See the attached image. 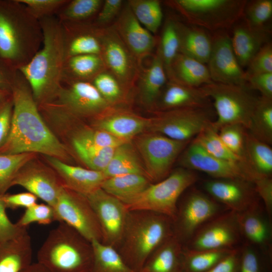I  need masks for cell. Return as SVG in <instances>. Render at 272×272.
<instances>
[{
	"label": "cell",
	"instance_id": "cell-1",
	"mask_svg": "<svg viewBox=\"0 0 272 272\" xmlns=\"http://www.w3.org/2000/svg\"><path fill=\"white\" fill-rule=\"evenodd\" d=\"M11 92V128L0 154L40 153L68 163L71 160L69 150L46 125L29 84L19 71Z\"/></svg>",
	"mask_w": 272,
	"mask_h": 272
},
{
	"label": "cell",
	"instance_id": "cell-2",
	"mask_svg": "<svg viewBox=\"0 0 272 272\" xmlns=\"http://www.w3.org/2000/svg\"><path fill=\"white\" fill-rule=\"evenodd\" d=\"M40 21L42 47L18 70L29 84L38 105L55 97L61 81L65 52L61 25L56 17Z\"/></svg>",
	"mask_w": 272,
	"mask_h": 272
},
{
	"label": "cell",
	"instance_id": "cell-3",
	"mask_svg": "<svg viewBox=\"0 0 272 272\" xmlns=\"http://www.w3.org/2000/svg\"><path fill=\"white\" fill-rule=\"evenodd\" d=\"M40 21L19 0H0V59L19 70L39 50Z\"/></svg>",
	"mask_w": 272,
	"mask_h": 272
},
{
	"label": "cell",
	"instance_id": "cell-4",
	"mask_svg": "<svg viewBox=\"0 0 272 272\" xmlns=\"http://www.w3.org/2000/svg\"><path fill=\"white\" fill-rule=\"evenodd\" d=\"M173 235V221L168 217L146 211H129L116 250L130 268L141 272L151 254Z\"/></svg>",
	"mask_w": 272,
	"mask_h": 272
},
{
	"label": "cell",
	"instance_id": "cell-5",
	"mask_svg": "<svg viewBox=\"0 0 272 272\" xmlns=\"http://www.w3.org/2000/svg\"><path fill=\"white\" fill-rule=\"evenodd\" d=\"M58 223L39 249L37 262L49 272H89L93 259L92 242L66 224Z\"/></svg>",
	"mask_w": 272,
	"mask_h": 272
},
{
	"label": "cell",
	"instance_id": "cell-6",
	"mask_svg": "<svg viewBox=\"0 0 272 272\" xmlns=\"http://www.w3.org/2000/svg\"><path fill=\"white\" fill-rule=\"evenodd\" d=\"M213 100L217 118L211 124L217 131L232 124L243 125L247 130L258 97L254 95L248 84L229 85L212 82L199 87Z\"/></svg>",
	"mask_w": 272,
	"mask_h": 272
},
{
	"label": "cell",
	"instance_id": "cell-7",
	"mask_svg": "<svg viewBox=\"0 0 272 272\" xmlns=\"http://www.w3.org/2000/svg\"><path fill=\"white\" fill-rule=\"evenodd\" d=\"M197 179L193 171L179 168L163 180L151 183L127 204L129 211H146L162 214L174 220L181 195Z\"/></svg>",
	"mask_w": 272,
	"mask_h": 272
},
{
	"label": "cell",
	"instance_id": "cell-8",
	"mask_svg": "<svg viewBox=\"0 0 272 272\" xmlns=\"http://www.w3.org/2000/svg\"><path fill=\"white\" fill-rule=\"evenodd\" d=\"M246 0H173L167 2L192 25L215 31L230 28L243 16Z\"/></svg>",
	"mask_w": 272,
	"mask_h": 272
},
{
	"label": "cell",
	"instance_id": "cell-9",
	"mask_svg": "<svg viewBox=\"0 0 272 272\" xmlns=\"http://www.w3.org/2000/svg\"><path fill=\"white\" fill-rule=\"evenodd\" d=\"M133 139L146 176L152 183L169 175L176 159L190 143L152 131L144 132Z\"/></svg>",
	"mask_w": 272,
	"mask_h": 272
},
{
	"label": "cell",
	"instance_id": "cell-10",
	"mask_svg": "<svg viewBox=\"0 0 272 272\" xmlns=\"http://www.w3.org/2000/svg\"><path fill=\"white\" fill-rule=\"evenodd\" d=\"M53 208L55 221L66 224L91 242H102L98 220L85 195L63 186Z\"/></svg>",
	"mask_w": 272,
	"mask_h": 272
},
{
	"label": "cell",
	"instance_id": "cell-11",
	"mask_svg": "<svg viewBox=\"0 0 272 272\" xmlns=\"http://www.w3.org/2000/svg\"><path fill=\"white\" fill-rule=\"evenodd\" d=\"M96 27L101 44V56L106 70L128 90L137 81L141 67L113 26Z\"/></svg>",
	"mask_w": 272,
	"mask_h": 272
},
{
	"label": "cell",
	"instance_id": "cell-12",
	"mask_svg": "<svg viewBox=\"0 0 272 272\" xmlns=\"http://www.w3.org/2000/svg\"><path fill=\"white\" fill-rule=\"evenodd\" d=\"M210 116V108L157 111L148 130L176 141H190L212 121Z\"/></svg>",
	"mask_w": 272,
	"mask_h": 272
},
{
	"label": "cell",
	"instance_id": "cell-13",
	"mask_svg": "<svg viewBox=\"0 0 272 272\" xmlns=\"http://www.w3.org/2000/svg\"><path fill=\"white\" fill-rule=\"evenodd\" d=\"M51 101L57 102L79 119H93L113 108L92 82L88 81L62 79L59 89Z\"/></svg>",
	"mask_w": 272,
	"mask_h": 272
},
{
	"label": "cell",
	"instance_id": "cell-14",
	"mask_svg": "<svg viewBox=\"0 0 272 272\" xmlns=\"http://www.w3.org/2000/svg\"><path fill=\"white\" fill-rule=\"evenodd\" d=\"M220 211L216 201L198 191H192L177 207L173 234L183 245L202 225L221 215Z\"/></svg>",
	"mask_w": 272,
	"mask_h": 272
},
{
	"label": "cell",
	"instance_id": "cell-15",
	"mask_svg": "<svg viewBox=\"0 0 272 272\" xmlns=\"http://www.w3.org/2000/svg\"><path fill=\"white\" fill-rule=\"evenodd\" d=\"M85 196L98 220L102 234V243L116 249L124 232L129 211L123 202L101 188Z\"/></svg>",
	"mask_w": 272,
	"mask_h": 272
},
{
	"label": "cell",
	"instance_id": "cell-16",
	"mask_svg": "<svg viewBox=\"0 0 272 272\" xmlns=\"http://www.w3.org/2000/svg\"><path fill=\"white\" fill-rule=\"evenodd\" d=\"M183 152L179 159L182 168L203 172L215 179H240L252 183L253 174L245 164L216 158L194 140Z\"/></svg>",
	"mask_w": 272,
	"mask_h": 272
},
{
	"label": "cell",
	"instance_id": "cell-17",
	"mask_svg": "<svg viewBox=\"0 0 272 272\" xmlns=\"http://www.w3.org/2000/svg\"><path fill=\"white\" fill-rule=\"evenodd\" d=\"M240 233L236 213L230 211L202 225L183 246L192 250L234 249Z\"/></svg>",
	"mask_w": 272,
	"mask_h": 272
},
{
	"label": "cell",
	"instance_id": "cell-18",
	"mask_svg": "<svg viewBox=\"0 0 272 272\" xmlns=\"http://www.w3.org/2000/svg\"><path fill=\"white\" fill-rule=\"evenodd\" d=\"M208 68L213 82L229 85L247 84L246 73L234 53L231 37L224 32L212 37V47Z\"/></svg>",
	"mask_w": 272,
	"mask_h": 272
},
{
	"label": "cell",
	"instance_id": "cell-19",
	"mask_svg": "<svg viewBox=\"0 0 272 272\" xmlns=\"http://www.w3.org/2000/svg\"><path fill=\"white\" fill-rule=\"evenodd\" d=\"M35 160L36 158L32 159L20 169L12 185L25 188L53 208L63 185L50 167H47Z\"/></svg>",
	"mask_w": 272,
	"mask_h": 272
},
{
	"label": "cell",
	"instance_id": "cell-20",
	"mask_svg": "<svg viewBox=\"0 0 272 272\" xmlns=\"http://www.w3.org/2000/svg\"><path fill=\"white\" fill-rule=\"evenodd\" d=\"M113 26L142 67L144 58L150 55L155 47V37L137 19L127 3Z\"/></svg>",
	"mask_w": 272,
	"mask_h": 272
},
{
	"label": "cell",
	"instance_id": "cell-21",
	"mask_svg": "<svg viewBox=\"0 0 272 272\" xmlns=\"http://www.w3.org/2000/svg\"><path fill=\"white\" fill-rule=\"evenodd\" d=\"M251 183L240 179H215L206 182L205 188L215 200L239 213L258 205Z\"/></svg>",
	"mask_w": 272,
	"mask_h": 272
},
{
	"label": "cell",
	"instance_id": "cell-22",
	"mask_svg": "<svg viewBox=\"0 0 272 272\" xmlns=\"http://www.w3.org/2000/svg\"><path fill=\"white\" fill-rule=\"evenodd\" d=\"M151 119L114 107L93 119V127L105 131L124 142L131 141L148 131Z\"/></svg>",
	"mask_w": 272,
	"mask_h": 272
},
{
	"label": "cell",
	"instance_id": "cell-23",
	"mask_svg": "<svg viewBox=\"0 0 272 272\" xmlns=\"http://www.w3.org/2000/svg\"><path fill=\"white\" fill-rule=\"evenodd\" d=\"M63 186L86 195L101 188L106 178L102 172L71 165L54 157L45 156Z\"/></svg>",
	"mask_w": 272,
	"mask_h": 272
},
{
	"label": "cell",
	"instance_id": "cell-24",
	"mask_svg": "<svg viewBox=\"0 0 272 272\" xmlns=\"http://www.w3.org/2000/svg\"><path fill=\"white\" fill-rule=\"evenodd\" d=\"M210 99L199 88L168 81L157 101L155 108L163 111L183 108H209Z\"/></svg>",
	"mask_w": 272,
	"mask_h": 272
},
{
	"label": "cell",
	"instance_id": "cell-25",
	"mask_svg": "<svg viewBox=\"0 0 272 272\" xmlns=\"http://www.w3.org/2000/svg\"><path fill=\"white\" fill-rule=\"evenodd\" d=\"M60 24L65 58L83 54L101 55L100 42L92 22Z\"/></svg>",
	"mask_w": 272,
	"mask_h": 272
},
{
	"label": "cell",
	"instance_id": "cell-26",
	"mask_svg": "<svg viewBox=\"0 0 272 272\" xmlns=\"http://www.w3.org/2000/svg\"><path fill=\"white\" fill-rule=\"evenodd\" d=\"M270 31L267 28L255 29L244 21L233 28L231 38L232 47L237 60L242 67L247 66L259 49L269 42Z\"/></svg>",
	"mask_w": 272,
	"mask_h": 272
},
{
	"label": "cell",
	"instance_id": "cell-27",
	"mask_svg": "<svg viewBox=\"0 0 272 272\" xmlns=\"http://www.w3.org/2000/svg\"><path fill=\"white\" fill-rule=\"evenodd\" d=\"M32 259V241L27 228L17 237L0 242V272H23Z\"/></svg>",
	"mask_w": 272,
	"mask_h": 272
},
{
	"label": "cell",
	"instance_id": "cell-28",
	"mask_svg": "<svg viewBox=\"0 0 272 272\" xmlns=\"http://www.w3.org/2000/svg\"><path fill=\"white\" fill-rule=\"evenodd\" d=\"M168 79L159 52L157 50L147 69H141L137 81L139 101L145 107L155 108Z\"/></svg>",
	"mask_w": 272,
	"mask_h": 272
},
{
	"label": "cell",
	"instance_id": "cell-29",
	"mask_svg": "<svg viewBox=\"0 0 272 272\" xmlns=\"http://www.w3.org/2000/svg\"><path fill=\"white\" fill-rule=\"evenodd\" d=\"M179 53L207 63L212 47V37L204 29L176 21Z\"/></svg>",
	"mask_w": 272,
	"mask_h": 272
},
{
	"label": "cell",
	"instance_id": "cell-30",
	"mask_svg": "<svg viewBox=\"0 0 272 272\" xmlns=\"http://www.w3.org/2000/svg\"><path fill=\"white\" fill-rule=\"evenodd\" d=\"M183 245L173 234L149 256L141 272H182Z\"/></svg>",
	"mask_w": 272,
	"mask_h": 272
},
{
	"label": "cell",
	"instance_id": "cell-31",
	"mask_svg": "<svg viewBox=\"0 0 272 272\" xmlns=\"http://www.w3.org/2000/svg\"><path fill=\"white\" fill-rule=\"evenodd\" d=\"M168 80L195 88L213 82L205 64L180 53L172 64Z\"/></svg>",
	"mask_w": 272,
	"mask_h": 272
},
{
	"label": "cell",
	"instance_id": "cell-32",
	"mask_svg": "<svg viewBox=\"0 0 272 272\" xmlns=\"http://www.w3.org/2000/svg\"><path fill=\"white\" fill-rule=\"evenodd\" d=\"M103 173L106 178L129 174L147 177L142 161L131 141L124 142L115 148Z\"/></svg>",
	"mask_w": 272,
	"mask_h": 272
},
{
	"label": "cell",
	"instance_id": "cell-33",
	"mask_svg": "<svg viewBox=\"0 0 272 272\" xmlns=\"http://www.w3.org/2000/svg\"><path fill=\"white\" fill-rule=\"evenodd\" d=\"M152 183L145 175L129 174L106 178L101 188L127 204Z\"/></svg>",
	"mask_w": 272,
	"mask_h": 272
},
{
	"label": "cell",
	"instance_id": "cell-34",
	"mask_svg": "<svg viewBox=\"0 0 272 272\" xmlns=\"http://www.w3.org/2000/svg\"><path fill=\"white\" fill-rule=\"evenodd\" d=\"M106 70L101 55L73 56L65 59L62 79L91 82L97 75Z\"/></svg>",
	"mask_w": 272,
	"mask_h": 272
},
{
	"label": "cell",
	"instance_id": "cell-35",
	"mask_svg": "<svg viewBox=\"0 0 272 272\" xmlns=\"http://www.w3.org/2000/svg\"><path fill=\"white\" fill-rule=\"evenodd\" d=\"M258 205L236 213L240 233L250 242L266 245L270 239V229L266 220L258 211Z\"/></svg>",
	"mask_w": 272,
	"mask_h": 272
},
{
	"label": "cell",
	"instance_id": "cell-36",
	"mask_svg": "<svg viewBox=\"0 0 272 272\" xmlns=\"http://www.w3.org/2000/svg\"><path fill=\"white\" fill-rule=\"evenodd\" d=\"M246 164L255 176L270 177L272 173V149L270 145L252 135L246 137Z\"/></svg>",
	"mask_w": 272,
	"mask_h": 272
},
{
	"label": "cell",
	"instance_id": "cell-37",
	"mask_svg": "<svg viewBox=\"0 0 272 272\" xmlns=\"http://www.w3.org/2000/svg\"><path fill=\"white\" fill-rule=\"evenodd\" d=\"M103 1L68 0L56 17L61 23L92 22L99 12Z\"/></svg>",
	"mask_w": 272,
	"mask_h": 272
},
{
	"label": "cell",
	"instance_id": "cell-38",
	"mask_svg": "<svg viewBox=\"0 0 272 272\" xmlns=\"http://www.w3.org/2000/svg\"><path fill=\"white\" fill-rule=\"evenodd\" d=\"M92 243L93 259L89 272H135L114 247L96 240Z\"/></svg>",
	"mask_w": 272,
	"mask_h": 272
},
{
	"label": "cell",
	"instance_id": "cell-39",
	"mask_svg": "<svg viewBox=\"0 0 272 272\" xmlns=\"http://www.w3.org/2000/svg\"><path fill=\"white\" fill-rule=\"evenodd\" d=\"M247 130L257 140L271 144L272 99L259 97Z\"/></svg>",
	"mask_w": 272,
	"mask_h": 272
},
{
	"label": "cell",
	"instance_id": "cell-40",
	"mask_svg": "<svg viewBox=\"0 0 272 272\" xmlns=\"http://www.w3.org/2000/svg\"><path fill=\"white\" fill-rule=\"evenodd\" d=\"M234 249L192 250L183 246L182 272H206Z\"/></svg>",
	"mask_w": 272,
	"mask_h": 272
},
{
	"label": "cell",
	"instance_id": "cell-41",
	"mask_svg": "<svg viewBox=\"0 0 272 272\" xmlns=\"http://www.w3.org/2000/svg\"><path fill=\"white\" fill-rule=\"evenodd\" d=\"M127 3L139 22L151 33H156L163 19L160 2L158 0H129Z\"/></svg>",
	"mask_w": 272,
	"mask_h": 272
},
{
	"label": "cell",
	"instance_id": "cell-42",
	"mask_svg": "<svg viewBox=\"0 0 272 272\" xmlns=\"http://www.w3.org/2000/svg\"><path fill=\"white\" fill-rule=\"evenodd\" d=\"M37 154L24 153L15 154H0V195L6 193L20 169Z\"/></svg>",
	"mask_w": 272,
	"mask_h": 272
},
{
	"label": "cell",
	"instance_id": "cell-43",
	"mask_svg": "<svg viewBox=\"0 0 272 272\" xmlns=\"http://www.w3.org/2000/svg\"><path fill=\"white\" fill-rule=\"evenodd\" d=\"M157 51L160 54L168 79L172 64L179 53V41L176 21L173 19L166 21Z\"/></svg>",
	"mask_w": 272,
	"mask_h": 272
},
{
	"label": "cell",
	"instance_id": "cell-44",
	"mask_svg": "<svg viewBox=\"0 0 272 272\" xmlns=\"http://www.w3.org/2000/svg\"><path fill=\"white\" fill-rule=\"evenodd\" d=\"M91 82L111 106L113 107L125 101L128 90L107 70L97 75Z\"/></svg>",
	"mask_w": 272,
	"mask_h": 272
},
{
	"label": "cell",
	"instance_id": "cell-45",
	"mask_svg": "<svg viewBox=\"0 0 272 272\" xmlns=\"http://www.w3.org/2000/svg\"><path fill=\"white\" fill-rule=\"evenodd\" d=\"M212 122L206 125L194 140L208 153L216 158L244 163L226 147L220 139L218 131L212 126Z\"/></svg>",
	"mask_w": 272,
	"mask_h": 272
},
{
	"label": "cell",
	"instance_id": "cell-46",
	"mask_svg": "<svg viewBox=\"0 0 272 272\" xmlns=\"http://www.w3.org/2000/svg\"><path fill=\"white\" fill-rule=\"evenodd\" d=\"M72 142L83 146L101 148H115L126 142L93 127H83L76 129L72 133Z\"/></svg>",
	"mask_w": 272,
	"mask_h": 272
},
{
	"label": "cell",
	"instance_id": "cell-47",
	"mask_svg": "<svg viewBox=\"0 0 272 272\" xmlns=\"http://www.w3.org/2000/svg\"><path fill=\"white\" fill-rule=\"evenodd\" d=\"M72 143L76 155L87 168L102 172L108 165L115 149L85 147L75 142Z\"/></svg>",
	"mask_w": 272,
	"mask_h": 272
},
{
	"label": "cell",
	"instance_id": "cell-48",
	"mask_svg": "<svg viewBox=\"0 0 272 272\" xmlns=\"http://www.w3.org/2000/svg\"><path fill=\"white\" fill-rule=\"evenodd\" d=\"M247 131L243 125L239 124L225 125L218 131L219 135L226 147L245 165Z\"/></svg>",
	"mask_w": 272,
	"mask_h": 272
},
{
	"label": "cell",
	"instance_id": "cell-49",
	"mask_svg": "<svg viewBox=\"0 0 272 272\" xmlns=\"http://www.w3.org/2000/svg\"><path fill=\"white\" fill-rule=\"evenodd\" d=\"M271 16L272 0H254L247 1L243 17L250 27L264 29Z\"/></svg>",
	"mask_w": 272,
	"mask_h": 272
},
{
	"label": "cell",
	"instance_id": "cell-50",
	"mask_svg": "<svg viewBox=\"0 0 272 272\" xmlns=\"http://www.w3.org/2000/svg\"><path fill=\"white\" fill-rule=\"evenodd\" d=\"M54 221H55L53 208L47 203H36L26 209L16 224L20 228H27L33 223L48 225Z\"/></svg>",
	"mask_w": 272,
	"mask_h": 272
},
{
	"label": "cell",
	"instance_id": "cell-51",
	"mask_svg": "<svg viewBox=\"0 0 272 272\" xmlns=\"http://www.w3.org/2000/svg\"><path fill=\"white\" fill-rule=\"evenodd\" d=\"M38 20L56 17L68 0H19Z\"/></svg>",
	"mask_w": 272,
	"mask_h": 272
},
{
	"label": "cell",
	"instance_id": "cell-52",
	"mask_svg": "<svg viewBox=\"0 0 272 272\" xmlns=\"http://www.w3.org/2000/svg\"><path fill=\"white\" fill-rule=\"evenodd\" d=\"M247 75L272 73V45L264 44L254 55L247 65Z\"/></svg>",
	"mask_w": 272,
	"mask_h": 272
},
{
	"label": "cell",
	"instance_id": "cell-53",
	"mask_svg": "<svg viewBox=\"0 0 272 272\" xmlns=\"http://www.w3.org/2000/svg\"><path fill=\"white\" fill-rule=\"evenodd\" d=\"M238 272H269V263L256 251L246 248L240 252Z\"/></svg>",
	"mask_w": 272,
	"mask_h": 272
},
{
	"label": "cell",
	"instance_id": "cell-54",
	"mask_svg": "<svg viewBox=\"0 0 272 272\" xmlns=\"http://www.w3.org/2000/svg\"><path fill=\"white\" fill-rule=\"evenodd\" d=\"M122 0H105L92 23L97 27L103 28L111 22L123 8Z\"/></svg>",
	"mask_w": 272,
	"mask_h": 272
},
{
	"label": "cell",
	"instance_id": "cell-55",
	"mask_svg": "<svg viewBox=\"0 0 272 272\" xmlns=\"http://www.w3.org/2000/svg\"><path fill=\"white\" fill-rule=\"evenodd\" d=\"M6 208L0 195V242L13 239L21 234L27 228H20L8 218Z\"/></svg>",
	"mask_w": 272,
	"mask_h": 272
},
{
	"label": "cell",
	"instance_id": "cell-56",
	"mask_svg": "<svg viewBox=\"0 0 272 272\" xmlns=\"http://www.w3.org/2000/svg\"><path fill=\"white\" fill-rule=\"evenodd\" d=\"M246 76L247 83L251 89L258 91L261 96L272 99V73Z\"/></svg>",
	"mask_w": 272,
	"mask_h": 272
},
{
	"label": "cell",
	"instance_id": "cell-57",
	"mask_svg": "<svg viewBox=\"0 0 272 272\" xmlns=\"http://www.w3.org/2000/svg\"><path fill=\"white\" fill-rule=\"evenodd\" d=\"M13 102L12 96L0 105V149L7 141L11 128Z\"/></svg>",
	"mask_w": 272,
	"mask_h": 272
},
{
	"label": "cell",
	"instance_id": "cell-58",
	"mask_svg": "<svg viewBox=\"0 0 272 272\" xmlns=\"http://www.w3.org/2000/svg\"><path fill=\"white\" fill-rule=\"evenodd\" d=\"M6 208L13 210L19 208L26 209L37 203V197L29 192H22L17 194H7L1 195Z\"/></svg>",
	"mask_w": 272,
	"mask_h": 272
},
{
	"label": "cell",
	"instance_id": "cell-59",
	"mask_svg": "<svg viewBox=\"0 0 272 272\" xmlns=\"http://www.w3.org/2000/svg\"><path fill=\"white\" fill-rule=\"evenodd\" d=\"M257 193L262 199L267 211L270 214L272 207V180L270 177L259 176L252 182Z\"/></svg>",
	"mask_w": 272,
	"mask_h": 272
},
{
	"label": "cell",
	"instance_id": "cell-60",
	"mask_svg": "<svg viewBox=\"0 0 272 272\" xmlns=\"http://www.w3.org/2000/svg\"><path fill=\"white\" fill-rule=\"evenodd\" d=\"M240 252L234 249L206 272H238Z\"/></svg>",
	"mask_w": 272,
	"mask_h": 272
},
{
	"label": "cell",
	"instance_id": "cell-61",
	"mask_svg": "<svg viewBox=\"0 0 272 272\" xmlns=\"http://www.w3.org/2000/svg\"><path fill=\"white\" fill-rule=\"evenodd\" d=\"M18 72L0 59V90L11 91Z\"/></svg>",
	"mask_w": 272,
	"mask_h": 272
},
{
	"label": "cell",
	"instance_id": "cell-62",
	"mask_svg": "<svg viewBox=\"0 0 272 272\" xmlns=\"http://www.w3.org/2000/svg\"><path fill=\"white\" fill-rule=\"evenodd\" d=\"M23 272H49L45 267L39 263L35 262L31 263Z\"/></svg>",
	"mask_w": 272,
	"mask_h": 272
},
{
	"label": "cell",
	"instance_id": "cell-63",
	"mask_svg": "<svg viewBox=\"0 0 272 272\" xmlns=\"http://www.w3.org/2000/svg\"><path fill=\"white\" fill-rule=\"evenodd\" d=\"M12 96L10 90H0V105Z\"/></svg>",
	"mask_w": 272,
	"mask_h": 272
}]
</instances>
